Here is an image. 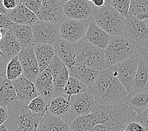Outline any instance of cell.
I'll return each mask as SVG.
<instances>
[{
  "instance_id": "6da1fadb",
  "label": "cell",
  "mask_w": 148,
  "mask_h": 131,
  "mask_svg": "<svg viewBox=\"0 0 148 131\" xmlns=\"http://www.w3.org/2000/svg\"><path fill=\"white\" fill-rule=\"evenodd\" d=\"M90 91L100 105L125 103L128 96L127 91L109 68L101 71Z\"/></svg>"
},
{
  "instance_id": "7a4b0ae2",
  "label": "cell",
  "mask_w": 148,
  "mask_h": 131,
  "mask_svg": "<svg viewBox=\"0 0 148 131\" xmlns=\"http://www.w3.org/2000/svg\"><path fill=\"white\" fill-rule=\"evenodd\" d=\"M92 112L96 115L98 124L103 123L119 129L131 121L137 114L125 103L112 105H100L97 103Z\"/></svg>"
},
{
  "instance_id": "3957f363",
  "label": "cell",
  "mask_w": 148,
  "mask_h": 131,
  "mask_svg": "<svg viewBox=\"0 0 148 131\" xmlns=\"http://www.w3.org/2000/svg\"><path fill=\"white\" fill-rule=\"evenodd\" d=\"M8 118L5 124L9 131H36L42 118L35 116L27 105L14 100L7 105Z\"/></svg>"
},
{
  "instance_id": "277c9868",
  "label": "cell",
  "mask_w": 148,
  "mask_h": 131,
  "mask_svg": "<svg viewBox=\"0 0 148 131\" xmlns=\"http://www.w3.org/2000/svg\"><path fill=\"white\" fill-rule=\"evenodd\" d=\"M103 51L105 68H110L139 53L137 46L122 35H111L108 44Z\"/></svg>"
},
{
  "instance_id": "5b68a950",
  "label": "cell",
  "mask_w": 148,
  "mask_h": 131,
  "mask_svg": "<svg viewBox=\"0 0 148 131\" xmlns=\"http://www.w3.org/2000/svg\"><path fill=\"white\" fill-rule=\"evenodd\" d=\"M91 19L110 35H122L125 16L122 15L110 3L101 8L95 7Z\"/></svg>"
},
{
  "instance_id": "8992f818",
  "label": "cell",
  "mask_w": 148,
  "mask_h": 131,
  "mask_svg": "<svg viewBox=\"0 0 148 131\" xmlns=\"http://www.w3.org/2000/svg\"><path fill=\"white\" fill-rule=\"evenodd\" d=\"M73 45L76 52V64L85 65L100 71L105 68L103 49L91 44L84 37Z\"/></svg>"
},
{
  "instance_id": "52a82bcc",
  "label": "cell",
  "mask_w": 148,
  "mask_h": 131,
  "mask_svg": "<svg viewBox=\"0 0 148 131\" xmlns=\"http://www.w3.org/2000/svg\"><path fill=\"white\" fill-rule=\"evenodd\" d=\"M140 57L139 53L109 68L128 93L132 88Z\"/></svg>"
},
{
  "instance_id": "ba28073f",
  "label": "cell",
  "mask_w": 148,
  "mask_h": 131,
  "mask_svg": "<svg viewBox=\"0 0 148 131\" xmlns=\"http://www.w3.org/2000/svg\"><path fill=\"white\" fill-rule=\"evenodd\" d=\"M122 35L138 47L147 40V20H142L129 15L125 16Z\"/></svg>"
},
{
  "instance_id": "9c48e42d",
  "label": "cell",
  "mask_w": 148,
  "mask_h": 131,
  "mask_svg": "<svg viewBox=\"0 0 148 131\" xmlns=\"http://www.w3.org/2000/svg\"><path fill=\"white\" fill-rule=\"evenodd\" d=\"M90 20H76L66 17L59 25L60 36L70 43H76L84 37Z\"/></svg>"
},
{
  "instance_id": "30bf717a",
  "label": "cell",
  "mask_w": 148,
  "mask_h": 131,
  "mask_svg": "<svg viewBox=\"0 0 148 131\" xmlns=\"http://www.w3.org/2000/svg\"><path fill=\"white\" fill-rule=\"evenodd\" d=\"M34 43L53 45L61 37L59 25L38 20L32 25Z\"/></svg>"
},
{
  "instance_id": "8fae6325",
  "label": "cell",
  "mask_w": 148,
  "mask_h": 131,
  "mask_svg": "<svg viewBox=\"0 0 148 131\" xmlns=\"http://www.w3.org/2000/svg\"><path fill=\"white\" fill-rule=\"evenodd\" d=\"M69 100L71 105L70 122L77 117L90 114L97 104L94 95L90 90L82 93L72 95Z\"/></svg>"
},
{
  "instance_id": "7c38bea8",
  "label": "cell",
  "mask_w": 148,
  "mask_h": 131,
  "mask_svg": "<svg viewBox=\"0 0 148 131\" xmlns=\"http://www.w3.org/2000/svg\"><path fill=\"white\" fill-rule=\"evenodd\" d=\"M17 56L23 68L22 74L27 79L35 83L40 71L35 56L33 45L22 48Z\"/></svg>"
},
{
  "instance_id": "4fadbf2b",
  "label": "cell",
  "mask_w": 148,
  "mask_h": 131,
  "mask_svg": "<svg viewBox=\"0 0 148 131\" xmlns=\"http://www.w3.org/2000/svg\"><path fill=\"white\" fill-rule=\"evenodd\" d=\"M38 20L60 25L66 19L63 5L58 0H42Z\"/></svg>"
},
{
  "instance_id": "5bb4252c",
  "label": "cell",
  "mask_w": 148,
  "mask_h": 131,
  "mask_svg": "<svg viewBox=\"0 0 148 131\" xmlns=\"http://www.w3.org/2000/svg\"><path fill=\"white\" fill-rule=\"evenodd\" d=\"M95 6L87 0H70L63 5L66 17L76 20L91 19Z\"/></svg>"
},
{
  "instance_id": "9a60e30c",
  "label": "cell",
  "mask_w": 148,
  "mask_h": 131,
  "mask_svg": "<svg viewBox=\"0 0 148 131\" xmlns=\"http://www.w3.org/2000/svg\"><path fill=\"white\" fill-rule=\"evenodd\" d=\"M16 92V100L28 105L38 94L35 84L23 74L12 81Z\"/></svg>"
},
{
  "instance_id": "2e32d148",
  "label": "cell",
  "mask_w": 148,
  "mask_h": 131,
  "mask_svg": "<svg viewBox=\"0 0 148 131\" xmlns=\"http://www.w3.org/2000/svg\"><path fill=\"white\" fill-rule=\"evenodd\" d=\"M52 47L55 55L64 62L68 69L76 64V52L73 44L60 37Z\"/></svg>"
},
{
  "instance_id": "e0dca14e",
  "label": "cell",
  "mask_w": 148,
  "mask_h": 131,
  "mask_svg": "<svg viewBox=\"0 0 148 131\" xmlns=\"http://www.w3.org/2000/svg\"><path fill=\"white\" fill-rule=\"evenodd\" d=\"M34 84L38 95L50 101L53 98V77L48 67L38 74Z\"/></svg>"
},
{
  "instance_id": "ac0fdd59",
  "label": "cell",
  "mask_w": 148,
  "mask_h": 131,
  "mask_svg": "<svg viewBox=\"0 0 148 131\" xmlns=\"http://www.w3.org/2000/svg\"><path fill=\"white\" fill-rule=\"evenodd\" d=\"M110 36V35L98 26L91 18L84 37L86 40L99 48L105 49L108 44Z\"/></svg>"
},
{
  "instance_id": "d6986e66",
  "label": "cell",
  "mask_w": 148,
  "mask_h": 131,
  "mask_svg": "<svg viewBox=\"0 0 148 131\" xmlns=\"http://www.w3.org/2000/svg\"><path fill=\"white\" fill-rule=\"evenodd\" d=\"M69 76L75 77L89 88L92 86L100 74V71L85 65L76 64L68 69Z\"/></svg>"
},
{
  "instance_id": "ffe728a7",
  "label": "cell",
  "mask_w": 148,
  "mask_h": 131,
  "mask_svg": "<svg viewBox=\"0 0 148 131\" xmlns=\"http://www.w3.org/2000/svg\"><path fill=\"white\" fill-rule=\"evenodd\" d=\"M47 112L69 123L71 119V105L69 100L65 97L53 98L49 105Z\"/></svg>"
},
{
  "instance_id": "44dd1931",
  "label": "cell",
  "mask_w": 148,
  "mask_h": 131,
  "mask_svg": "<svg viewBox=\"0 0 148 131\" xmlns=\"http://www.w3.org/2000/svg\"><path fill=\"white\" fill-rule=\"evenodd\" d=\"M6 14L13 23L17 24L32 26L38 20L36 14L21 3L14 9L7 12Z\"/></svg>"
},
{
  "instance_id": "7402d4cb",
  "label": "cell",
  "mask_w": 148,
  "mask_h": 131,
  "mask_svg": "<svg viewBox=\"0 0 148 131\" xmlns=\"http://www.w3.org/2000/svg\"><path fill=\"white\" fill-rule=\"evenodd\" d=\"M36 131H71V130L68 122L47 112L40 119Z\"/></svg>"
},
{
  "instance_id": "603a6c76",
  "label": "cell",
  "mask_w": 148,
  "mask_h": 131,
  "mask_svg": "<svg viewBox=\"0 0 148 131\" xmlns=\"http://www.w3.org/2000/svg\"><path fill=\"white\" fill-rule=\"evenodd\" d=\"M22 47L15 35L9 29L7 30L4 36L0 40V50L3 57L9 61L13 57L18 55Z\"/></svg>"
},
{
  "instance_id": "cb8c5ba5",
  "label": "cell",
  "mask_w": 148,
  "mask_h": 131,
  "mask_svg": "<svg viewBox=\"0 0 148 131\" xmlns=\"http://www.w3.org/2000/svg\"><path fill=\"white\" fill-rule=\"evenodd\" d=\"M33 48L40 71L46 69L55 56L52 45L47 44L34 43Z\"/></svg>"
},
{
  "instance_id": "d4e9b609",
  "label": "cell",
  "mask_w": 148,
  "mask_h": 131,
  "mask_svg": "<svg viewBox=\"0 0 148 131\" xmlns=\"http://www.w3.org/2000/svg\"><path fill=\"white\" fill-rule=\"evenodd\" d=\"M148 83V63L147 58L141 56L137 67L136 76L132 89V91H147Z\"/></svg>"
},
{
  "instance_id": "484cf974",
  "label": "cell",
  "mask_w": 148,
  "mask_h": 131,
  "mask_svg": "<svg viewBox=\"0 0 148 131\" xmlns=\"http://www.w3.org/2000/svg\"><path fill=\"white\" fill-rule=\"evenodd\" d=\"M9 30L15 35L22 48L29 47L34 43L32 26L14 23Z\"/></svg>"
},
{
  "instance_id": "4316f807",
  "label": "cell",
  "mask_w": 148,
  "mask_h": 131,
  "mask_svg": "<svg viewBox=\"0 0 148 131\" xmlns=\"http://www.w3.org/2000/svg\"><path fill=\"white\" fill-rule=\"evenodd\" d=\"M125 103L137 114L141 112L148 106L147 90L138 92L130 91Z\"/></svg>"
},
{
  "instance_id": "83f0119b",
  "label": "cell",
  "mask_w": 148,
  "mask_h": 131,
  "mask_svg": "<svg viewBox=\"0 0 148 131\" xmlns=\"http://www.w3.org/2000/svg\"><path fill=\"white\" fill-rule=\"evenodd\" d=\"M98 124L94 112L85 115H81L73 119L69 123L71 131H88Z\"/></svg>"
},
{
  "instance_id": "f1b7e54d",
  "label": "cell",
  "mask_w": 148,
  "mask_h": 131,
  "mask_svg": "<svg viewBox=\"0 0 148 131\" xmlns=\"http://www.w3.org/2000/svg\"><path fill=\"white\" fill-rule=\"evenodd\" d=\"M14 100H16V92L12 81L3 76L0 78V106L7 107Z\"/></svg>"
},
{
  "instance_id": "f546056e",
  "label": "cell",
  "mask_w": 148,
  "mask_h": 131,
  "mask_svg": "<svg viewBox=\"0 0 148 131\" xmlns=\"http://www.w3.org/2000/svg\"><path fill=\"white\" fill-rule=\"evenodd\" d=\"M128 15L144 20L148 17V0H130Z\"/></svg>"
},
{
  "instance_id": "4dcf8cb0",
  "label": "cell",
  "mask_w": 148,
  "mask_h": 131,
  "mask_svg": "<svg viewBox=\"0 0 148 131\" xmlns=\"http://www.w3.org/2000/svg\"><path fill=\"white\" fill-rule=\"evenodd\" d=\"M50 102V100L37 95L27 105V107L35 116L42 118L47 112Z\"/></svg>"
},
{
  "instance_id": "1f68e13d",
  "label": "cell",
  "mask_w": 148,
  "mask_h": 131,
  "mask_svg": "<svg viewBox=\"0 0 148 131\" xmlns=\"http://www.w3.org/2000/svg\"><path fill=\"white\" fill-rule=\"evenodd\" d=\"M88 90H89V88L85 84L75 78V77L71 76H69L64 88L65 96L68 99H69L70 97L72 95L82 93Z\"/></svg>"
},
{
  "instance_id": "d6a6232c",
  "label": "cell",
  "mask_w": 148,
  "mask_h": 131,
  "mask_svg": "<svg viewBox=\"0 0 148 131\" xmlns=\"http://www.w3.org/2000/svg\"><path fill=\"white\" fill-rule=\"evenodd\" d=\"M69 76L68 68L65 69L58 75L53 78V98L65 97L64 88Z\"/></svg>"
},
{
  "instance_id": "836d02e7",
  "label": "cell",
  "mask_w": 148,
  "mask_h": 131,
  "mask_svg": "<svg viewBox=\"0 0 148 131\" xmlns=\"http://www.w3.org/2000/svg\"><path fill=\"white\" fill-rule=\"evenodd\" d=\"M23 74L22 66L19 61L18 56L12 58L7 62L5 70V76L10 81L15 80Z\"/></svg>"
},
{
  "instance_id": "e575fe53",
  "label": "cell",
  "mask_w": 148,
  "mask_h": 131,
  "mask_svg": "<svg viewBox=\"0 0 148 131\" xmlns=\"http://www.w3.org/2000/svg\"><path fill=\"white\" fill-rule=\"evenodd\" d=\"M52 77H55L61 73L65 69L68 68L57 56H54L48 66Z\"/></svg>"
},
{
  "instance_id": "d590c367",
  "label": "cell",
  "mask_w": 148,
  "mask_h": 131,
  "mask_svg": "<svg viewBox=\"0 0 148 131\" xmlns=\"http://www.w3.org/2000/svg\"><path fill=\"white\" fill-rule=\"evenodd\" d=\"M130 0H112L110 4L121 14L125 16L128 15Z\"/></svg>"
},
{
  "instance_id": "8d00e7d4",
  "label": "cell",
  "mask_w": 148,
  "mask_h": 131,
  "mask_svg": "<svg viewBox=\"0 0 148 131\" xmlns=\"http://www.w3.org/2000/svg\"><path fill=\"white\" fill-rule=\"evenodd\" d=\"M42 0H25L22 5L37 15L42 6Z\"/></svg>"
},
{
  "instance_id": "74e56055",
  "label": "cell",
  "mask_w": 148,
  "mask_h": 131,
  "mask_svg": "<svg viewBox=\"0 0 148 131\" xmlns=\"http://www.w3.org/2000/svg\"><path fill=\"white\" fill-rule=\"evenodd\" d=\"M132 121L140 123L144 127L148 129V109L145 108L141 112L137 114L132 119Z\"/></svg>"
},
{
  "instance_id": "f35d334b",
  "label": "cell",
  "mask_w": 148,
  "mask_h": 131,
  "mask_svg": "<svg viewBox=\"0 0 148 131\" xmlns=\"http://www.w3.org/2000/svg\"><path fill=\"white\" fill-rule=\"evenodd\" d=\"M122 129L127 131H147V130L145 127H144L142 125H140V123L134 121H132V120L125 123V124L123 126Z\"/></svg>"
},
{
  "instance_id": "ab89813d",
  "label": "cell",
  "mask_w": 148,
  "mask_h": 131,
  "mask_svg": "<svg viewBox=\"0 0 148 131\" xmlns=\"http://www.w3.org/2000/svg\"><path fill=\"white\" fill-rule=\"evenodd\" d=\"M14 23L6 13H0V28L10 29Z\"/></svg>"
},
{
  "instance_id": "60d3db41",
  "label": "cell",
  "mask_w": 148,
  "mask_h": 131,
  "mask_svg": "<svg viewBox=\"0 0 148 131\" xmlns=\"http://www.w3.org/2000/svg\"><path fill=\"white\" fill-rule=\"evenodd\" d=\"M121 129L113 126H110L103 123H99L94 126L88 131H121Z\"/></svg>"
},
{
  "instance_id": "b9f144b4",
  "label": "cell",
  "mask_w": 148,
  "mask_h": 131,
  "mask_svg": "<svg viewBox=\"0 0 148 131\" xmlns=\"http://www.w3.org/2000/svg\"><path fill=\"white\" fill-rule=\"evenodd\" d=\"M18 0H3V6L7 11L14 9L19 4Z\"/></svg>"
},
{
  "instance_id": "7bdbcfd3",
  "label": "cell",
  "mask_w": 148,
  "mask_h": 131,
  "mask_svg": "<svg viewBox=\"0 0 148 131\" xmlns=\"http://www.w3.org/2000/svg\"><path fill=\"white\" fill-rule=\"evenodd\" d=\"M7 118H8L7 107L0 106V125L5 123Z\"/></svg>"
},
{
  "instance_id": "ee69618b",
  "label": "cell",
  "mask_w": 148,
  "mask_h": 131,
  "mask_svg": "<svg viewBox=\"0 0 148 131\" xmlns=\"http://www.w3.org/2000/svg\"><path fill=\"white\" fill-rule=\"evenodd\" d=\"M8 62L3 56L0 55V78L5 75L6 66Z\"/></svg>"
},
{
  "instance_id": "f6af8a7d",
  "label": "cell",
  "mask_w": 148,
  "mask_h": 131,
  "mask_svg": "<svg viewBox=\"0 0 148 131\" xmlns=\"http://www.w3.org/2000/svg\"><path fill=\"white\" fill-rule=\"evenodd\" d=\"M91 3L97 8H101L105 5V0H92Z\"/></svg>"
},
{
  "instance_id": "bcb514c9",
  "label": "cell",
  "mask_w": 148,
  "mask_h": 131,
  "mask_svg": "<svg viewBox=\"0 0 148 131\" xmlns=\"http://www.w3.org/2000/svg\"><path fill=\"white\" fill-rule=\"evenodd\" d=\"M7 10L5 8L3 5V0H0V13H6Z\"/></svg>"
},
{
  "instance_id": "7dc6e473",
  "label": "cell",
  "mask_w": 148,
  "mask_h": 131,
  "mask_svg": "<svg viewBox=\"0 0 148 131\" xmlns=\"http://www.w3.org/2000/svg\"><path fill=\"white\" fill-rule=\"evenodd\" d=\"M8 29H1L0 28V40L1 39L3 38V37L4 36V35L5 34V33L6 32V31Z\"/></svg>"
},
{
  "instance_id": "c3c4849f",
  "label": "cell",
  "mask_w": 148,
  "mask_h": 131,
  "mask_svg": "<svg viewBox=\"0 0 148 131\" xmlns=\"http://www.w3.org/2000/svg\"><path fill=\"white\" fill-rule=\"evenodd\" d=\"M0 131H9L5 123L0 125Z\"/></svg>"
},
{
  "instance_id": "681fc988",
  "label": "cell",
  "mask_w": 148,
  "mask_h": 131,
  "mask_svg": "<svg viewBox=\"0 0 148 131\" xmlns=\"http://www.w3.org/2000/svg\"><path fill=\"white\" fill-rule=\"evenodd\" d=\"M58 1H59V2H61L62 5H64V3H67V2H68L69 1H70V0H58Z\"/></svg>"
},
{
  "instance_id": "f907efd6",
  "label": "cell",
  "mask_w": 148,
  "mask_h": 131,
  "mask_svg": "<svg viewBox=\"0 0 148 131\" xmlns=\"http://www.w3.org/2000/svg\"><path fill=\"white\" fill-rule=\"evenodd\" d=\"M112 0H105V4H109L110 3Z\"/></svg>"
},
{
  "instance_id": "816d5d0a",
  "label": "cell",
  "mask_w": 148,
  "mask_h": 131,
  "mask_svg": "<svg viewBox=\"0 0 148 131\" xmlns=\"http://www.w3.org/2000/svg\"><path fill=\"white\" fill-rule=\"evenodd\" d=\"M25 1V0H18V1L20 3H21V4H22L23 2Z\"/></svg>"
},
{
  "instance_id": "f5cc1de1",
  "label": "cell",
  "mask_w": 148,
  "mask_h": 131,
  "mask_svg": "<svg viewBox=\"0 0 148 131\" xmlns=\"http://www.w3.org/2000/svg\"><path fill=\"white\" fill-rule=\"evenodd\" d=\"M0 55H1V56H3V54H2V52H1V50H0Z\"/></svg>"
},
{
  "instance_id": "db71d44e",
  "label": "cell",
  "mask_w": 148,
  "mask_h": 131,
  "mask_svg": "<svg viewBox=\"0 0 148 131\" xmlns=\"http://www.w3.org/2000/svg\"><path fill=\"white\" fill-rule=\"evenodd\" d=\"M121 131H127V130H124V129H123L122 128L121 129Z\"/></svg>"
},
{
  "instance_id": "11a10c76",
  "label": "cell",
  "mask_w": 148,
  "mask_h": 131,
  "mask_svg": "<svg viewBox=\"0 0 148 131\" xmlns=\"http://www.w3.org/2000/svg\"><path fill=\"white\" fill-rule=\"evenodd\" d=\"M87 1H92V0H87Z\"/></svg>"
}]
</instances>
